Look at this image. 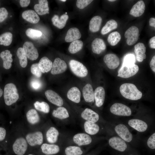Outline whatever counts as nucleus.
<instances>
[{
	"instance_id": "9d476101",
	"label": "nucleus",
	"mask_w": 155,
	"mask_h": 155,
	"mask_svg": "<svg viewBox=\"0 0 155 155\" xmlns=\"http://www.w3.org/2000/svg\"><path fill=\"white\" fill-rule=\"evenodd\" d=\"M23 48L27 58L30 60H35L38 58V51L32 42L28 41L25 42Z\"/></svg>"
},
{
	"instance_id": "f03ea898",
	"label": "nucleus",
	"mask_w": 155,
	"mask_h": 155,
	"mask_svg": "<svg viewBox=\"0 0 155 155\" xmlns=\"http://www.w3.org/2000/svg\"><path fill=\"white\" fill-rule=\"evenodd\" d=\"M19 98L17 88L12 83L6 84L4 87V98L5 104L10 106L15 103Z\"/></svg>"
},
{
	"instance_id": "680f3d73",
	"label": "nucleus",
	"mask_w": 155,
	"mask_h": 155,
	"mask_svg": "<svg viewBox=\"0 0 155 155\" xmlns=\"http://www.w3.org/2000/svg\"></svg>"
},
{
	"instance_id": "3c124183",
	"label": "nucleus",
	"mask_w": 155,
	"mask_h": 155,
	"mask_svg": "<svg viewBox=\"0 0 155 155\" xmlns=\"http://www.w3.org/2000/svg\"><path fill=\"white\" fill-rule=\"evenodd\" d=\"M6 134V129L3 127H0V142H2L5 140Z\"/></svg>"
},
{
	"instance_id": "f8f14e48",
	"label": "nucleus",
	"mask_w": 155,
	"mask_h": 155,
	"mask_svg": "<svg viewBox=\"0 0 155 155\" xmlns=\"http://www.w3.org/2000/svg\"><path fill=\"white\" fill-rule=\"evenodd\" d=\"M67 65L66 62L59 58H56L53 63L51 72L53 75L62 73L67 69Z\"/></svg>"
},
{
	"instance_id": "f704fd0d",
	"label": "nucleus",
	"mask_w": 155,
	"mask_h": 155,
	"mask_svg": "<svg viewBox=\"0 0 155 155\" xmlns=\"http://www.w3.org/2000/svg\"><path fill=\"white\" fill-rule=\"evenodd\" d=\"M26 117L28 122L32 125L38 123L40 121V117L38 113L34 109H30L27 112Z\"/></svg>"
},
{
	"instance_id": "423d86ee",
	"label": "nucleus",
	"mask_w": 155,
	"mask_h": 155,
	"mask_svg": "<svg viewBox=\"0 0 155 155\" xmlns=\"http://www.w3.org/2000/svg\"><path fill=\"white\" fill-rule=\"evenodd\" d=\"M139 69V67L134 64L130 66L122 65L118 72L117 76L123 78H128L136 74Z\"/></svg>"
},
{
	"instance_id": "c756f323",
	"label": "nucleus",
	"mask_w": 155,
	"mask_h": 155,
	"mask_svg": "<svg viewBox=\"0 0 155 155\" xmlns=\"http://www.w3.org/2000/svg\"><path fill=\"white\" fill-rule=\"evenodd\" d=\"M38 64L41 72L44 73H47L51 70L53 63L47 57H44L40 59Z\"/></svg>"
},
{
	"instance_id": "79ce46f5",
	"label": "nucleus",
	"mask_w": 155,
	"mask_h": 155,
	"mask_svg": "<svg viewBox=\"0 0 155 155\" xmlns=\"http://www.w3.org/2000/svg\"><path fill=\"white\" fill-rule=\"evenodd\" d=\"M65 152L66 155H81L83 153L80 147L75 146L67 147L65 149Z\"/></svg>"
},
{
	"instance_id": "09e8293b",
	"label": "nucleus",
	"mask_w": 155,
	"mask_h": 155,
	"mask_svg": "<svg viewBox=\"0 0 155 155\" xmlns=\"http://www.w3.org/2000/svg\"><path fill=\"white\" fill-rule=\"evenodd\" d=\"M30 85L31 87L35 90H38L40 89L42 84L41 82L36 79H32L30 82Z\"/></svg>"
},
{
	"instance_id": "20e7f679",
	"label": "nucleus",
	"mask_w": 155,
	"mask_h": 155,
	"mask_svg": "<svg viewBox=\"0 0 155 155\" xmlns=\"http://www.w3.org/2000/svg\"><path fill=\"white\" fill-rule=\"evenodd\" d=\"M110 111L113 115L119 116H129L132 113L129 107L119 103H115L112 105L110 108Z\"/></svg>"
},
{
	"instance_id": "dca6fc26",
	"label": "nucleus",
	"mask_w": 155,
	"mask_h": 155,
	"mask_svg": "<svg viewBox=\"0 0 155 155\" xmlns=\"http://www.w3.org/2000/svg\"><path fill=\"white\" fill-rule=\"evenodd\" d=\"M74 142L79 146L90 144L92 142L91 137L85 133H79L75 135L73 138Z\"/></svg>"
},
{
	"instance_id": "5701e85b",
	"label": "nucleus",
	"mask_w": 155,
	"mask_h": 155,
	"mask_svg": "<svg viewBox=\"0 0 155 155\" xmlns=\"http://www.w3.org/2000/svg\"><path fill=\"white\" fill-rule=\"evenodd\" d=\"M83 95L85 101L87 102H92L94 101V92L92 85L88 84L83 87Z\"/></svg>"
},
{
	"instance_id": "a18cd8bd",
	"label": "nucleus",
	"mask_w": 155,
	"mask_h": 155,
	"mask_svg": "<svg viewBox=\"0 0 155 155\" xmlns=\"http://www.w3.org/2000/svg\"><path fill=\"white\" fill-rule=\"evenodd\" d=\"M32 73L38 78L40 77L42 75L41 72L38 65V63L32 64L30 68Z\"/></svg>"
},
{
	"instance_id": "6ab92c4d",
	"label": "nucleus",
	"mask_w": 155,
	"mask_h": 155,
	"mask_svg": "<svg viewBox=\"0 0 155 155\" xmlns=\"http://www.w3.org/2000/svg\"><path fill=\"white\" fill-rule=\"evenodd\" d=\"M145 9V5L144 1H139L133 6L129 14L134 17H139L142 15Z\"/></svg>"
},
{
	"instance_id": "e433bc0d",
	"label": "nucleus",
	"mask_w": 155,
	"mask_h": 155,
	"mask_svg": "<svg viewBox=\"0 0 155 155\" xmlns=\"http://www.w3.org/2000/svg\"><path fill=\"white\" fill-rule=\"evenodd\" d=\"M16 55L20 66L22 67H25L27 65L28 61L26 54L23 48L20 47L17 49Z\"/></svg>"
},
{
	"instance_id": "39448f33",
	"label": "nucleus",
	"mask_w": 155,
	"mask_h": 155,
	"mask_svg": "<svg viewBox=\"0 0 155 155\" xmlns=\"http://www.w3.org/2000/svg\"><path fill=\"white\" fill-rule=\"evenodd\" d=\"M115 130L120 137L125 142H129L132 141L133 136L128 127L123 124H119L115 126Z\"/></svg>"
},
{
	"instance_id": "2f4dec72",
	"label": "nucleus",
	"mask_w": 155,
	"mask_h": 155,
	"mask_svg": "<svg viewBox=\"0 0 155 155\" xmlns=\"http://www.w3.org/2000/svg\"><path fill=\"white\" fill-rule=\"evenodd\" d=\"M59 134L58 131L54 127H51L47 131L46 137L47 141L50 143L54 144L58 140Z\"/></svg>"
},
{
	"instance_id": "1a4fd4ad",
	"label": "nucleus",
	"mask_w": 155,
	"mask_h": 155,
	"mask_svg": "<svg viewBox=\"0 0 155 155\" xmlns=\"http://www.w3.org/2000/svg\"><path fill=\"white\" fill-rule=\"evenodd\" d=\"M109 146L113 149L123 152L127 148V145L125 142L119 137L113 136L108 140Z\"/></svg>"
},
{
	"instance_id": "ea45409f",
	"label": "nucleus",
	"mask_w": 155,
	"mask_h": 155,
	"mask_svg": "<svg viewBox=\"0 0 155 155\" xmlns=\"http://www.w3.org/2000/svg\"><path fill=\"white\" fill-rule=\"evenodd\" d=\"M121 38L120 34L117 31H115L109 34L107 38V41L111 46H114L120 41Z\"/></svg>"
},
{
	"instance_id": "2eb2a0df",
	"label": "nucleus",
	"mask_w": 155,
	"mask_h": 155,
	"mask_svg": "<svg viewBox=\"0 0 155 155\" xmlns=\"http://www.w3.org/2000/svg\"><path fill=\"white\" fill-rule=\"evenodd\" d=\"M128 125L139 132H144L148 128L147 124L144 121L138 119H132L128 122Z\"/></svg>"
},
{
	"instance_id": "bb28decb",
	"label": "nucleus",
	"mask_w": 155,
	"mask_h": 155,
	"mask_svg": "<svg viewBox=\"0 0 155 155\" xmlns=\"http://www.w3.org/2000/svg\"><path fill=\"white\" fill-rule=\"evenodd\" d=\"M42 152L47 155L56 154L60 150L59 146L54 144H43L41 146Z\"/></svg>"
},
{
	"instance_id": "cd10ccee",
	"label": "nucleus",
	"mask_w": 155,
	"mask_h": 155,
	"mask_svg": "<svg viewBox=\"0 0 155 155\" xmlns=\"http://www.w3.org/2000/svg\"><path fill=\"white\" fill-rule=\"evenodd\" d=\"M69 16L66 14H64L59 18L58 16L55 15L51 20L53 25L59 29H62L65 26Z\"/></svg>"
},
{
	"instance_id": "c85d7f7f",
	"label": "nucleus",
	"mask_w": 155,
	"mask_h": 155,
	"mask_svg": "<svg viewBox=\"0 0 155 155\" xmlns=\"http://www.w3.org/2000/svg\"><path fill=\"white\" fill-rule=\"evenodd\" d=\"M81 92L77 87H73L68 91L67 96L68 98L72 102L79 103L80 101Z\"/></svg>"
},
{
	"instance_id": "ddd939ff",
	"label": "nucleus",
	"mask_w": 155,
	"mask_h": 155,
	"mask_svg": "<svg viewBox=\"0 0 155 155\" xmlns=\"http://www.w3.org/2000/svg\"><path fill=\"white\" fill-rule=\"evenodd\" d=\"M104 62L108 68L113 69L119 66L120 60L119 57L115 54L110 53L105 55L103 59Z\"/></svg>"
},
{
	"instance_id": "9b49d317",
	"label": "nucleus",
	"mask_w": 155,
	"mask_h": 155,
	"mask_svg": "<svg viewBox=\"0 0 155 155\" xmlns=\"http://www.w3.org/2000/svg\"><path fill=\"white\" fill-rule=\"evenodd\" d=\"M26 139L28 143L32 146L41 145L43 142V135L40 131L28 134L26 136Z\"/></svg>"
},
{
	"instance_id": "b1692460",
	"label": "nucleus",
	"mask_w": 155,
	"mask_h": 155,
	"mask_svg": "<svg viewBox=\"0 0 155 155\" xmlns=\"http://www.w3.org/2000/svg\"><path fill=\"white\" fill-rule=\"evenodd\" d=\"M39 4H36L34 9L36 13L42 15L49 13V8L48 1L46 0H38Z\"/></svg>"
},
{
	"instance_id": "49530a36",
	"label": "nucleus",
	"mask_w": 155,
	"mask_h": 155,
	"mask_svg": "<svg viewBox=\"0 0 155 155\" xmlns=\"http://www.w3.org/2000/svg\"><path fill=\"white\" fill-rule=\"evenodd\" d=\"M93 1L92 0H78L77 1L76 5L79 9H83L90 4Z\"/></svg>"
},
{
	"instance_id": "e2e57ef3",
	"label": "nucleus",
	"mask_w": 155,
	"mask_h": 155,
	"mask_svg": "<svg viewBox=\"0 0 155 155\" xmlns=\"http://www.w3.org/2000/svg\"></svg>"
},
{
	"instance_id": "4468645a",
	"label": "nucleus",
	"mask_w": 155,
	"mask_h": 155,
	"mask_svg": "<svg viewBox=\"0 0 155 155\" xmlns=\"http://www.w3.org/2000/svg\"><path fill=\"white\" fill-rule=\"evenodd\" d=\"M45 95L48 100L51 103L58 106H61L63 104L62 98L55 92L49 90L46 91Z\"/></svg>"
},
{
	"instance_id": "de8ad7c7",
	"label": "nucleus",
	"mask_w": 155,
	"mask_h": 155,
	"mask_svg": "<svg viewBox=\"0 0 155 155\" xmlns=\"http://www.w3.org/2000/svg\"><path fill=\"white\" fill-rule=\"evenodd\" d=\"M147 145L150 149H155V133H153L148 138Z\"/></svg>"
},
{
	"instance_id": "4c0bfd02",
	"label": "nucleus",
	"mask_w": 155,
	"mask_h": 155,
	"mask_svg": "<svg viewBox=\"0 0 155 155\" xmlns=\"http://www.w3.org/2000/svg\"><path fill=\"white\" fill-rule=\"evenodd\" d=\"M83 46L82 41L79 40H75L70 44L68 49V51L71 54H75L81 50Z\"/></svg>"
},
{
	"instance_id": "72a5a7b5",
	"label": "nucleus",
	"mask_w": 155,
	"mask_h": 155,
	"mask_svg": "<svg viewBox=\"0 0 155 155\" xmlns=\"http://www.w3.org/2000/svg\"><path fill=\"white\" fill-rule=\"evenodd\" d=\"M52 115L54 117L60 119H67L69 117V115L67 109L64 107L59 106L52 112Z\"/></svg>"
},
{
	"instance_id": "6e6d98bb",
	"label": "nucleus",
	"mask_w": 155,
	"mask_h": 155,
	"mask_svg": "<svg viewBox=\"0 0 155 155\" xmlns=\"http://www.w3.org/2000/svg\"><path fill=\"white\" fill-rule=\"evenodd\" d=\"M149 25L155 28V18H151L149 21Z\"/></svg>"
},
{
	"instance_id": "7ed1b4c3",
	"label": "nucleus",
	"mask_w": 155,
	"mask_h": 155,
	"mask_svg": "<svg viewBox=\"0 0 155 155\" xmlns=\"http://www.w3.org/2000/svg\"><path fill=\"white\" fill-rule=\"evenodd\" d=\"M69 65L71 71L76 76L83 78L87 75V69L80 62L75 60H71L69 62Z\"/></svg>"
},
{
	"instance_id": "6e6552de",
	"label": "nucleus",
	"mask_w": 155,
	"mask_h": 155,
	"mask_svg": "<svg viewBox=\"0 0 155 155\" xmlns=\"http://www.w3.org/2000/svg\"><path fill=\"white\" fill-rule=\"evenodd\" d=\"M12 148L13 152L16 155H23L27 150L28 143L23 137H19L16 139Z\"/></svg>"
},
{
	"instance_id": "bf43d9fd",
	"label": "nucleus",
	"mask_w": 155,
	"mask_h": 155,
	"mask_svg": "<svg viewBox=\"0 0 155 155\" xmlns=\"http://www.w3.org/2000/svg\"><path fill=\"white\" fill-rule=\"evenodd\" d=\"M60 1H63V2H65L66 1V0H60Z\"/></svg>"
},
{
	"instance_id": "603ef678",
	"label": "nucleus",
	"mask_w": 155,
	"mask_h": 155,
	"mask_svg": "<svg viewBox=\"0 0 155 155\" xmlns=\"http://www.w3.org/2000/svg\"><path fill=\"white\" fill-rule=\"evenodd\" d=\"M30 1V0H20V4L22 7H26L29 5Z\"/></svg>"
},
{
	"instance_id": "c9c22d12",
	"label": "nucleus",
	"mask_w": 155,
	"mask_h": 155,
	"mask_svg": "<svg viewBox=\"0 0 155 155\" xmlns=\"http://www.w3.org/2000/svg\"><path fill=\"white\" fill-rule=\"evenodd\" d=\"M117 26V23L115 20H111L107 21L102 28L101 33L102 35L106 34L111 31L116 29Z\"/></svg>"
},
{
	"instance_id": "5fc2aeb1",
	"label": "nucleus",
	"mask_w": 155,
	"mask_h": 155,
	"mask_svg": "<svg viewBox=\"0 0 155 155\" xmlns=\"http://www.w3.org/2000/svg\"><path fill=\"white\" fill-rule=\"evenodd\" d=\"M150 47L152 49H155V36L151 38L149 40Z\"/></svg>"
},
{
	"instance_id": "0e129e2a",
	"label": "nucleus",
	"mask_w": 155,
	"mask_h": 155,
	"mask_svg": "<svg viewBox=\"0 0 155 155\" xmlns=\"http://www.w3.org/2000/svg\"></svg>"
},
{
	"instance_id": "7c9ffc66",
	"label": "nucleus",
	"mask_w": 155,
	"mask_h": 155,
	"mask_svg": "<svg viewBox=\"0 0 155 155\" xmlns=\"http://www.w3.org/2000/svg\"><path fill=\"white\" fill-rule=\"evenodd\" d=\"M102 21V18L99 16H96L93 17L90 22V30L93 32L98 31L100 29Z\"/></svg>"
},
{
	"instance_id": "c03bdc74",
	"label": "nucleus",
	"mask_w": 155,
	"mask_h": 155,
	"mask_svg": "<svg viewBox=\"0 0 155 155\" xmlns=\"http://www.w3.org/2000/svg\"><path fill=\"white\" fill-rule=\"evenodd\" d=\"M135 58L134 55L130 54L124 57L122 65L130 66L135 64Z\"/></svg>"
},
{
	"instance_id": "58836bf2",
	"label": "nucleus",
	"mask_w": 155,
	"mask_h": 155,
	"mask_svg": "<svg viewBox=\"0 0 155 155\" xmlns=\"http://www.w3.org/2000/svg\"><path fill=\"white\" fill-rule=\"evenodd\" d=\"M13 35L9 32L3 33L0 35V45L7 46L12 42Z\"/></svg>"
},
{
	"instance_id": "a878e982",
	"label": "nucleus",
	"mask_w": 155,
	"mask_h": 155,
	"mask_svg": "<svg viewBox=\"0 0 155 155\" xmlns=\"http://www.w3.org/2000/svg\"><path fill=\"white\" fill-rule=\"evenodd\" d=\"M0 57L3 61V67L5 69H9L11 67L13 60L12 55L10 51L6 50L2 52L0 54Z\"/></svg>"
},
{
	"instance_id": "13d9d810",
	"label": "nucleus",
	"mask_w": 155,
	"mask_h": 155,
	"mask_svg": "<svg viewBox=\"0 0 155 155\" xmlns=\"http://www.w3.org/2000/svg\"><path fill=\"white\" fill-rule=\"evenodd\" d=\"M108 1H110V2H113V1H115L116 0H108Z\"/></svg>"
},
{
	"instance_id": "a211bd4d",
	"label": "nucleus",
	"mask_w": 155,
	"mask_h": 155,
	"mask_svg": "<svg viewBox=\"0 0 155 155\" xmlns=\"http://www.w3.org/2000/svg\"><path fill=\"white\" fill-rule=\"evenodd\" d=\"M105 93L104 88L101 86L97 87L94 92V99L96 106L98 107L102 106L104 104Z\"/></svg>"
},
{
	"instance_id": "37998d69",
	"label": "nucleus",
	"mask_w": 155,
	"mask_h": 155,
	"mask_svg": "<svg viewBox=\"0 0 155 155\" xmlns=\"http://www.w3.org/2000/svg\"><path fill=\"white\" fill-rule=\"evenodd\" d=\"M26 34L29 37L34 39H38L42 35L40 31L31 28H28L26 31Z\"/></svg>"
},
{
	"instance_id": "0eeeda50",
	"label": "nucleus",
	"mask_w": 155,
	"mask_h": 155,
	"mask_svg": "<svg viewBox=\"0 0 155 155\" xmlns=\"http://www.w3.org/2000/svg\"><path fill=\"white\" fill-rule=\"evenodd\" d=\"M139 35V30L137 27L133 26L129 27L124 34L125 37L127 38V44L129 46L134 44L137 41Z\"/></svg>"
},
{
	"instance_id": "864d4df0",
	"label": "nucleus",
	"mask_w": 155,
	"mask_h": 155,
	"mask_svg": "<svg viewBox=\"0 0 155 155\" xmlns=\"http://www.w3.org/2000/svg\"><path fill=\"white\" fill-rule=\"evenodd\" d=\"M150 67L152 71L155 72V56H154L152 58L150 62Z\"/></svg>"
},
{
	"instance_id": "aec40b11",
	"label": "nucleus",
	"mask_w": 155,
	"mask_h": 155,
	"mask_svg": "<svg viewBox=\"0 0 155 155\" xmlns=\"http://www.w3.org/2000/svg\"><path fill=\"white\" fill-rule=\"evenodd\" d=\"M92 50L94 53L99 54L104 51L106 48V44L102 39L96 38L92 43Z\"/></svg>"
},
{
	"instance_id": "4be33fe9",
	"label": "nucleus",
	"mask_w": 155,
	"mask_h": 155,
	"mask_svg": "<svg viewBox=\"0 0 155 155\" xmlns=\"http://www.w3.org/2000/svg\"><path fill=\"white\" fill-rule=\"evenodd\" d=\"M22 16L24 19L32 24L37 23L40 20L38 14L32 10L24 11L22 14Z\"/></svg>"
},
{
	"instance_id": "052dcab7",
	"label": "nucleus",
	"mask_w": 155,
	"mask_h": 155,
	"mask_svg": "<svg viewBox=\"0 0 155 155\" xmlns=\"http://www.w3.org/2000/svg\"><path fill=\"white\" fill-rule=\"evenodd\" d=\"M28 155H32V154H28Z\"/></svg>"
},
{
	"instance_id": "8fccbe9b",
	"label": "nucleus",
	"mask_w": 155,
	"mask_h": 155,
	"mask_svg": "<svg viewBox=\"0 0 155 155\" xmlns=\"http://www.w3.org/2000/svg\"><path fill=\"white\" fill-rule=\"evenodd\" d=\"M8 12L6 9L4 7L0 8V23L2 22L7 17Z\"/></svg>"
},
{
	"instance_id": "412c9836",
	"label": "nucleus",
	"mask_w": 155,
	"mask_h": 155,
	"mask_svg": "<svg viewBox=\"0 0 155 155\" xmlns=\"http://www.w3.org/2000/svg\"><path fill=\"white\" fill-rule=\"evenodd\" d=\"M134 47L136 60L139 62H142L146 57L145 54L146 49L145 45L142 43L139 42L135 45Z\"/></svg>"
},
{
	"instance_id": "f257e3e1",
	"label": "nucleus",
	"mask_w": 155,
	"mask_h": 155,
	"mask_svg": "<svg viewBox=\"0 0 155 155\" xmlns=\"http://www.w3.org/2000/svg\"><path fill=\"white\" fill-rule=\"evenodd\" d=\"M120 92L125 98L131 100H137L142 97V94L134 84L124 83L120 87Z\"/></svg>"
},
{
	"instance_id": "f3484780",
	"label": "nucleus",
	"mask_w": 155,
	"mask_h": 155,
	"mask_svg": "<svg viewBox=\"0 0 155 155\" xmlns=\"http://www.w3.org/2000/svg\"><path fill=\"white\" fill-rule=\"evenodd\" d=\"M82 117L87 121L93 123L97 122L99 119L98 114L92 110L86 108L82 112Z\"/></svg>"
},
{
	"instance_id": "473e14b6",
	"label": "nucleus",
	"mask_w": 155,
	"mask_h": 155,
	"mask_svg": "<svg viewBox=\"0 0 155 155\" xmlns=\"http://www.w3.org/2000/svg\"><path fill=\"white\" fill-rule=\"evenodd\" d=\"M84 127L85 132L90 135H94L99 131L100 127L96 123L86 121L84 123Z\"/></svg>"
},
{
	"instance_id": "393cba45",
	"label": "nucleus",
	"mask_w": 155,
	"mask_h": 155,
	"mask_svg": "<svg viewBox=\"0 0 155 155\" xmlns=\"http://www.w3.org/2000/svg\"><path fill=\"white\" fill-rule=\"evenodd\" d=\"M81 37V34L78 28H72L67 31L65 38V40L67 42H72L78 40Z\"/></svg>"
},
{
	"instance_id": "4d7b16f0",
	"label": "nucleus",
	"mask_w": 155,
	"mask_h": 155,
	"mask_svg": "<svg viewBox=\"0 0 155 155\" xmlns=\"http://www.w3.org/2000/svg\"><path fill=\"white\" fill-rule=\"evenodd\" d=\"M3 94V91L0 87V98L1 97Z\"/></svg>"
},
{
	"instance_id": "a19ab883",
	"label": "nucleus",
	"mask_w": 155,
	"mask_h": 155,
	"mask_svg": "<svg viewBox=\"0 0 155 155\" xmlns=\"http://www.w3.org/2000/svg\"><path fill=\"white\" fill-rule=\"evenodd\" d=\"M34 106L37 110L44 113H48L50 111L49 105L45 102H40L36 101L34 103Z\"/></svg>"
}]
</instances>
